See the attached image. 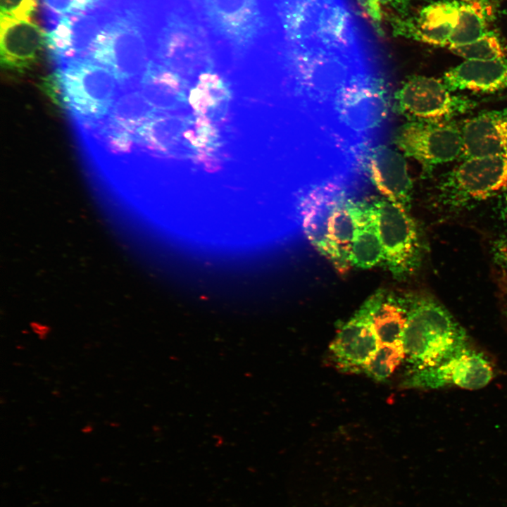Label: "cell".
<instances>
[{
  "instance_id": "e0dca14e",
  "label": "cell",
  "mask_w": 507,
  "mask_h": 507,
  "mask_svg": "<svg viewBox=\"0 0 507 507\" xmlns=\"http://www.w3.org/2000/svg\"><path fill=\"white\" fill-rule=\"evenodd\" d=\"M463 154L507 157V108L480 113L461 127Z\"/></svg>"
},
{
  "instance_id": "4316f807",
  "label": "cell",
  "mask_w": 507,
  "mask_h": 507,
  "mask_svg": "<svg viewBox=\"0 0 507 507\" xmlns=\"http://www.w3.org/2000/svg\"><path fill=\"white\" fill-rule=\"evenodd\" d=\"M46 26L65 16H78L92 13L97 0H40Z\"/></svg>"
},
{
  "instance_id": "7a4b0ae2",
  "label": "cell",
  "mask_w": 507,
  "mask_h": 507,
  "mask_svg": "<svg viewBox=\"0 0 507 507\" xmlns=\"http://www.w3.org/2000/svg\"><path fill=\"white\" fill-rule=\"evenodd\" d=\"M403 345L408 373L434 366L470 346L465 329L428 296L409 297Z\"/></svg>"
},
{
  "instance_id": "52a82bcc",
  "label": "cell",
  "mask_w": 507,
  "mask_h": 507,
  "mask_svg": "<svg viewBox=\"0 0 507 507\" xmlns=\"http://www.w3.org/2000/svg\"><path fill=\"white\" fill-rule=\"evenodd\" d=\"M452 92L442 80L413 76L395 93V110L410 120L450 121L475 106L474 101Z\"/></svg>"
},
{
  "instance_id": "d4e9b609",
  "label": "cell",
  "mask_w": 507,
  "mask_h": 507,
  "mask_svg": "<svg viewBox=\"0 0 507 507\" xmlns=\"http://www.w3.org/2000/svg\"><path fill=\"white\" fill-rule=\"evenodd\" d=\"M449 49L465 61H494L506 57L499 35L492 30L470 43Z\"/></svg>"
},
{
  "instance_id": "8fae6325",
  "label": "cell",
  "mask_w": 507,
  "mask_h": 507,
  "mask_svg": "<svg viewBox=\"0 0 507 507\" xmlns=\"http://www.w3.org/2000/svg\"><path fill=\"white\" fill-rule=\"evenodd\" d=\"M494 376L487 356L469 346L434 366L408 373L403 384L422 389L451 387L478 389L487 386Z\"/></svg>"
},
{
  "instance_id": "30bf717a",
  "label": "cell",
  "mask_w": 507,
  "mask_h": 507,
  "mask_svg": "<svg viewBox=\"0 0 507 507\" xmlns=\"http://www.w3.org/2000/svg\"><path fill=\"white\" fill-rule=\"evenodd\" d=\"M378 290L370 296L338 330L330 346L332 360L339 370L363 372L375 354L379 342L373 318L385 296Z\"/></svg>"
},
{
  "instance_id": "836d02e7",
  "label": "cell",
  "mask_w": 507,
  "mask_h": 507,
  "mask_svg": "<svg viewBox=\"0 0 507 507\" xmlns=\"http://www.w3.org/2000/svg\"><path fill=\"white\" fill-rule=\"evenodd\" d=\"M406 1L408 4L410 0H406Z\"/></svg>"
},
{
  "instance_id": "7c38bea8",
  "label": "cell",
  "mask_w": 507,
  "mask_h": 507,
  "mask_svg": "<svg viewBox=\"0 0 507 507\" xmlns=\"http://www.w3.org/2000/svg\"><path fill=\"white\" fill-rule=\"evenodd\" d=\"M194 119V114L182 115L158 112L130 130L115 126L125 132L130 142L127 156L115 170H123L135 156L141 153L156 157H170L184 133L192 126Z\"/></svg>"
},
{
  "instance_id": "9a60e30c",
  "label": "cell",
  "mask_w": 507,
  "mask_h": 507,
  "mask_svg": "<svg viewBox=\"0 0 507 507\" xmlns=\"http://www.w3.org/2000/svg\"><path fill=\"white\" fill-rule=\"evenodd\" d=\"M367 172L384 198L409 211L413 184L401 154L384 145L373 146L368 156Z\"/></svg>"
},
{
  "instance_id": "6da1fadb",
  "label": "cell",
  "mask_w": 507,
  "mask_h": 507,
  "mask_svg": "<svg viewBox=\"0 0 507 507\" xmlns=\"http://www.w3.org/2000/svg\"><path fill=\"white\" fill-rule=\"evenodd\" d=\"M98 30L81 58L108 69L120 89L137 86L149 62V24L141 1L99 10Z\"/></svg>"
},
{
  "instance_id": "7402d4cb",
  "label": "cell",
  "mask_w": 507,
  "mask_h": 507,
  "mask_svg": "<svg viewBox=\"0 0 507 507\" xmlns=\"http://www.w3.org/2000/svg\"><path fill=\"white\" fill-rule=\"evenodd\" d=\"M232 99L229 82L214 71L201 73L189 94V105L194 114L215 121L224 115Z\"/></svg>"
},
{
  "instance_id": "4dcf8cb0",
  "label": "cell",
  "mask_w": 507,
  "mask_h": 507,
  "mask_svg": "<svg viewBox=\"0 0 507 507\" xmlns=\"http://www.w3.org/2000/svg\"><path fill=\"white\" fill-rule=\"evenodd\" d=\"M137 1L138 0H97L96 10L118 7Z\"/></svg>"
},
{
  "instance_id": "ba28073f",
  "label": "cell",
  "mask_w": 507,
  "mask_h": 507,
  "mask_svg": "<svg viewBox=\"0 0 507 507\" xmlns=\"http://www.w3.org/2000/svg\"><path fill=\"white\" fill-rule=\"evenodd\" d=\"M211 30L237 57L245 55L267 27L261 0H200Z\"/></svg>"
},
{
  "instance_id": "277c9868",
  "label": "cell",
  "mask_w": 507,
  "mask_h": 507,
  "mask_svg": "<svg viewBox=\"0 0 507 507\" xmlns=\"http://www.w3.org/2000/svg\"><path fill=\"white\" fill-rule=\"evenodd\" d=\"M156 61L184 77L214 71L213 49L206 29L181 11L166 16L156 39Z\"/></svg>"
},
{
  "instance_id": "484cf974",
  "label": "cell",
  "mask_w": 507,
  "mask_h": 507,
  "mask_svg": "<svg viewBox=\"0 0 507 507\" xmlns=\"http://www.w3.org/2000/svg\"><path fill=\"white\" fill-rule=\"evenodd\" d=\"M404 358V348L379 345L363 372L377 381H383L393 373Z\"/></svg>"
},
{
  "instance_id": "d6a6232c",
  "label": "cell",
  "mask_w": 507,
  "mask_h": 507,
  "mask_svg": "<svg viewBox=\"0 0 507 507\" xmlns=\"http://www.w3.org/2000/svg\"><path fill=\"white\" fill-rule=\"evenodd\" d=\"M504 195H503V213L504 215L505 218L507 220V187L504 189Z\"/></svg>"
},
{
  "instance_id": "ffe728a7",
  "label": "cell",
  "mask_w": 507,
  "mask_h": 507,
  "mask_svg": "<svg viewBox=\"0 0 507 507\" xmlns=\"http://www.w3.org/2000/svg\"><path fill=\"white\" fill-rule=\"evenodd\" d=\"M352 211L355 233L350 264L358 268H371L384 260L374 201H353Z\"/></svg>"
},
{
  "instance_id": "1f68e13d",
  "label": "cell",
  "mask_w": 507,
  "mask_h": 507,
  "mask_svg": "<svg viewBox=\"0 0 507 507\" xmlns=\"http://www.w3.org/2000/svg\"><path fill=\"white\" fill-rule=\"evenodd\" d=\"M456 1H458L461 2H464V3L477 4V5H480L481 6L484 7L489 10L491 8L490 0H456Z\"/></svg>"
},
{
  "instance_id": "cb8c5ba5",
  "label": "cell",
  "mask_w": 507,
  "mask_h": 507,
  "mask_svg": "<svg viewBox=\"0 0 507 507\" xmlns=\"http://www.w3.org/2000/svg\"><path fill=\"white\" fill-rule=\"evenodd\" d=\"M489 11L477 4L461 2L458 22L450 37L449 47L470 43L487 32Z\"/></svg>"
},
{
  "instance_id": "603a6c76",
  "label": "cell",
  "mask_w": 507,
  "mask_h": 507,
  "mask_svg": "<svg viewBox=\"0 0 507 507\" xmlns=\"http://www.w3.org/2000/svg\"><path fill=\"white\" fill-rule=\"evenodd\" d=\"M409 297L385 296L373 318L379 345L403 347Z\"/></svg>"
},
{
  "instance_id": "8992f818",
  "label": "cell",
  "mask_w": 507,
  "mask_h": 507,
  "mask_svg": "<svg viewBox=\"0 0 507 507\" xmlns=\"http://www.w3.org/2000/svg\"><path fill=\"white\" fill-rule=\"evenodd\" d=\"M384 260L394 278L404 280L420 264L422 246L409 211L385 198L374 200Z\"/></svg>"
},
{
  "instance_id": "d6986e66",
  "label": "cell",
  "mask_w": 507,
  "mask_h": 507,
  "mask_svg": "<svg viewBox=\"0 0 507 507\" xmlns=\"http://www.w3.org/2000/svg\"><path fill=\"white\" fill-rule=\"evenodd\" d=\"M442 80L451 91L492 93L507 88V56L494 61H465L446 71Z\"/></svg>"
},
{
  "instance_id": "ac0fdd59",
  "label": "cell",
  "mask_w": 507,
  "mask_h": 507,
  "mask_svg": "<svg viewBox=\"0 0 507 507\" xmlns=\"http://www.w3.org/2000/svg\"><path fill=\"white\" fill-rule=\"evenodd\" d=\"M137 89L155 109L176 111L189 105V80L157 61H151L141 77Z\"/></svg>"
},
{
  "instance_id": "5bb4252c",
  "label": "cell",
  "mask_w": 507,
  "mask_h": 507,
  "mask_svg": "<svg viewBox=\"0 0 507 507\" xmlns=\"http://www.w3.org/2000/svg\"><path fill=\"white\" fill-rule=\"evenodd\" d=\"M349 187L339 182L318 184L303 194L300 203L302 227L311 244L328 259V226L331 215Z\"/></svg>"
},
{
  "instance_id": "4fadbf2b",
  "label": "cell",
  "mask_w": 507,
  "mask_h": 507,
  "mask_svg": "<svg viewBox=\"0 0 507 507\" xmlns=\"http://www.w3.org/2000/svg\"><path fill=\"white\" fill-rule=\"evenodd\" d=\"M1 67L23 75L37 65L46 46V31L31 19L0 17Z\"/></svg>"
},
{
  "instance_id": "9c48e42d",
  "label": "cell",
  "mask_w": 507,
  "mask_h": 507,
  "mask_svg": "<svg viewBox=\"0 0 507 507\" xmlns=\"http://www.w3.org/2000/svg\"><path fill=\"white\" fill-rule=\"evenodd\" d=\"M394 143L427 172L463 154L461 128L450 121L410 120L398 130Z\"/></svg>"
},
{
  "instance_id": "f546056e",
  "label": "cell",
  "mask_w": 507,
  "mask_h": 507,
  "mask_svg": "<svg viewBox=\"0 0 507 507\" xmlns=\"http://www.w3.org/2000/svg\"><path fill=\"white\" fill-rule=\"evenodd\" d=\"M498 288L503 313L507 321V275L501 271L498 279Z\"/></svg>"
},
{
  "instance_id": "44dd1931",
  "label": "cell",
  "mask_w": 507,
  "mask_h": 507,
  "mask_svg": "<svg viewBox=\"0 0 507 507\" xmlns=\"http://www.w3.org/2000/svg\"><path fill=\"white\" fill-rule=\"evenodd\" d=\"M194 115L192 126L184 133L171 157L184 158L214 168L220 163L218 156L222 146L220 130L211 119Z\"/></svg>"
},
{
  "instance_id": "3957f363",
  "label": "cell",
  "mask_w": 507,
  "mask_h": 507,
  "mask_svg": "<svg viewBox=\"0 0 507 507\" xmlns=\"http://www.w3.org/2000/svg\"><path fill=\"white\" fill-rule=\"evenodd\" d=\"M55 65L58 101L72 125H87L103 119L121 90L112 71L86 58H72Z\"/></svg>"
},
{
  "instance_id": "5b68a950",
  "label": "cell",
  "mask_w": 507,
  "mask_h": 507,
  "mask_svg": "<svg viewBox=\"0 0 507 507\" xmlns=\"http://www.w3.org/2000/svg\"><path fill=\"white\" fill-rule=\"evenodd\" d=\"M506 187L507 157L467 158L440 180L438 204L456 211L503 192Z\"/></svg>"
},
{
  "instance_id": "2e32d148",
  "label": "cell",
  "mask_w": 507,
  "mask_h": 507,
  "mask_svg": "<svg viewBox=\"0 0 507 507\" xmlns=\"http://www.w3.org/2000/svg\"><path fill=\"white\" fill-rule=\"evenodd\" d=\"M461 1L439 0L422 8L416 18L393 20L396 34L433 46H449L459 15Z\"/></svg>"
},
{
  "instance_id": "f1b7e54d",
  "label": "cell",
  "mask_w": 507,
  "mask_h": 507,
  "mask_svg": "<svg viewBox=\"0 0 507 507\" xmlns=\"http://www.w3.org/2000/svg\"><path fill=\"white\" fill-rule=\"evenodd\" d=\"M494 254L496 263L501 267V271L507 275V234L496 242Z\"/></svg>"
},
{
  "instance_id": "83f0119b",
  "label": "cell",
  "mask_w": 507,
  "mask_h": 507,
  "mask_svg": "<svg viewBox=\"0 0 507 507\" xmlns=\"http://www.w3.org/2000/svg\"><path fill=\"white\" fill-rule=\"evenodd\" d=\"M37 6V0H1V15L20 20L31 19Z\"/></svg>"
}]
</instances>
